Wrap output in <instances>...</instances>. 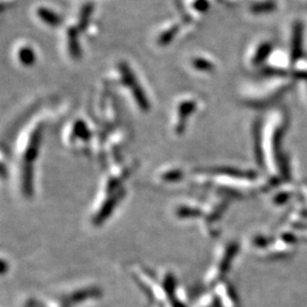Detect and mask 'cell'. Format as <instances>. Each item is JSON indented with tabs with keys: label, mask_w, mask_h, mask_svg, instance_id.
Instances as JSON below:
<instances>
[{
	"label": "cell",
	"mask_w": 307,
	"mask_h": 307,
	"mask_svg": "<svg viewBox=\"0 0 307 307\" xmlns=\"http://www.w3.org/2000/svg\"><path fill=\"white\" fill-rule=\"evenodd\" d=\"M127 179L128 176L112 175L104 181L90 215V222L93 226H103L115 213V210L127 196Z\"/></svg>",
	"instance_id": "1"
},
{
	"label": "cell",
	"mask_w": 307,
	"mask_h": 307,
	"mask_svg": "<svg viewBox=\"0 0 307 307\" xmlns=\"http://www.w3.org/2000/svg\"><path fill=\"white\" fill-rule=\"evenodd\" d=\"M100 295V289L98 287H77L49 297L31 296L22 301L20 307H79L86 301L97 299Z\"/></svg>",
	"instance_id": "2"
}]
</instances>
